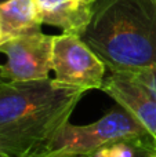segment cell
<instances>
[{"label":"cell","instance_id":"1","mask_svg":"<svg viewBox=\"0 0 156 157\" xmlns=\"http://www.w3.org/2000/svg\"><path fill=\"white\" fill-rule=\"evenodd\" d=\"M86 92L54 78H0V153L6 157L47 153Z\"/></svg>","mask_w":156,"mask_h":157},{"label":"cell","instance_id":"2","mask_svg":"<svg viewBox=\"0 0 156 157\" xmlns=\"http://www.w3.org/2000/svg\"><path fill=\"white\" fill-rule=\"evenodd\" d=\"M82 39L115 73L156 65L155 0H99Z\"/></svg>","mask_w":156,"mask_h":157},{"label":"cell","instance_id":"3","mask_svg":"<svg viewBox=\"0 0 156 157\" xmlns=\"http://www.w3.org/2000/svg\"><path fill=\"white\" fill-rule=\"evenodd\" d=\"M145 136H151L148 131L126 109L118 105L90 124L73 125L68 123L55 136L49 152L93 157L94 153L109 144Z\"/></svg>","mask_w":156,"mask_h":157},{"label":"cell","instance_id":"4","mask_svg":"<svg viewBox=\"0 0 156 157\" xmlns=\"http://www.w3.org/2000/svg\"><path fill=\"white\" fill-rule=\"evenodd\" d=\"M51 66L54 80L61 86L84 91L102 88L107 65L80 36H54Z\"/></svg>","mask_w":156,"mask_h":157},{"label":"cell","instance_id":"5","mask_svg":"<svg viewBox=\"0 0 156 157\" xmlns=\"http://www.w3.org/2000/svg\"><path fill=\"white\" fill-rule=\"evenodd\" d=\"M53 39L43 32H33L7 39L0 47L6 63L0 65V76L11 81L50 78L53 71Z\"/></svg>","mask_w":156,"mask_h":157},{"label":"cell","instance_id":"6","mask_svg":"<svg viewBox=\"0 0 156 157\" xmlns=\"http://www.w3.org/2000/svg\"><path fill=\"white\" fill-rule=\"evenodd\" d=\"M101 90L126 109L156 141V101L140 83L123 73L111 72Z\"/></svg>","mask_w":156,"mask_h":157},{"label":"cell","instance_id":"7","mask_svg":"<svg viewBox=\"0 0 156 157\" xmlns=\"http://www.w3.org/2000/svg\"><path fill=\"white\" fill-rule=\"evenodd\" d=\"M99 0H37L41 21L66 35L82 37L93 21Z\"/></svg>","mask_w":156,"mask_h":157},{"label":"cell","instance_id":"8","mask_svg":"<svg viewBox=\"0 0 156 157\" xmlns=\"http://www.w3.org/2000/svg\"><path fill=\"white\" fill-rule=\"evenodd\" d=\"M0 21L7 39L40 32L43 25L37 0H7L2 3Z\"/></svg>","mask_w":156,"mask_h":157},{"label":"cell","instance_id":"9","mask_svg":"<svg viewBox=\"0 0 156 157\" xmlns=\"http://www.w3.org/2000/svg\"><path fill=\"white\" fill-rule=\"evenodd\" d=\"M123 75L131 77L137 83H140L156 101V65L133 72H123Z\"/></svg>","mask_w":156,"mask_h":157},{"label":"cell","instance_id":"10","mask_svg":"<svg viewBox=\"0 0 156 157\" xmlns=\"http://www.w3.org/2000/svg\"><path fill=\"white\" fill-rule=\"evenodd\" d=\"M35 157H77V156L64 155V153H55V152H47V153H43V155H39Z\"/></svg>","mask_w":156,"mask_h":157},{"label":"cell","instance_id":"11","mask_svg":"<svg viewBox=\"0 0 156 157\" xmlns=\"http://www.w3.org/2000/svg\"><path fill=\"white\" fill-rule=\"evenodd\" d=\"M6 40H7V37H6V35H4V30H3L2 21H0V47H2V44L4 43Z\"/></svg>","mask_w":156,"mask_h":157},{"label":"cell","instance_id":"12","mask_svg":"<svg viewBox=\"0 0 156 157\" xmlns=\"http://www.w3.org/2000/svg\"><path fill=\"white\" fill-rule=\"evenodd\" d=\"M4 2H7V0H0V4H2V3H4Z\"/></svg>","mask_w":156,"mask_h":157},{"label":"cell","instance_id":"13","mask_svg":"<svg viewBox=\"0 0 156 157\" xmlns=\"http://www.w3.org/2000/svg\"><path fill=\"white\" fill-rule=\"evenodd\" d=\"M0 157H6V156H3V155H2V153H0Z\"/></svg>","mask_w":156,"mask_h":157},{"label":"cell","instance_id":"14","mask_svg":"<svg viewBox=\"0 0 156 157\" xmlns=\"http://www.w3.org/2000/svg\"><path fill=\"white\" fill-rule=\"evenodd\" d=\"M155 6H156V0H155Z\"/></svg>","mask_w":156,"mask_h":157},{"label":"cell","instance_id":"15","mask_svg":"<svg viewBox=\"0 0 156 157\" xmlns=\"http://www.w3.org/2000/svg\"><path fill=\"white\" fill-rule=\"evenodd\" d=\"M152 157H156V155H155V156H152Z\"/></svg>","mask_w":156,"mask_h":157},{"label":"cell","instance_id":"16","mask_svg":"<svg viewBox=\"0 0 156 157\" xmlns=\"http://www.w3.org/2000/svg\"><path fill=\"white\" fill-rule=\"evenodd\" d=\"M0 78H3V77H2V76H0Z\"/></svg>","mask_w":156,"mask_h":157}]
</instances>
